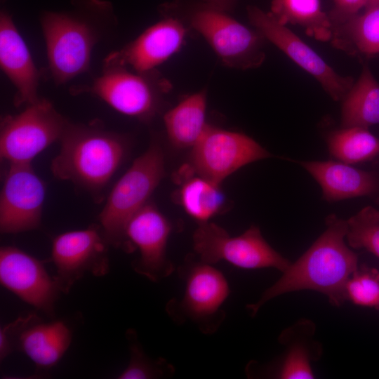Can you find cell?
Instances as JSON below:
<instances>
[{"mask_svg": "<svg viewBox=\"0 0 379 379\" xmlns=\"http://www.w3.org/2000/svg\"><path fill=\"white\" fill-rule=\"evenodd\" d=\"M69 121L47 99L39 98L15 115L1 121V157L10 164H31L53 142L60 140Z\"/></svg>", "mask_w": 379, "mask_h": 379, "instance_id": "52a82bcc", "label": "cell"}, {"mask_svg": "<svg viewBox=\"0 0 379 379\" xmlns=\"http://www.w3.org/2000/svg\"><path fill=\"white\" fill-rule=\"evenodd\" d=\"M0 281L25 302L50 316L54 314V305L61 291L43 262L16 247H1Z\"/></svg>", "mask_w": 379, "mask_h": 379, "instance_id": "9a60e30c", "label": "cell"}, {"mask_svg": "<svg viewBox=\"0 0 379 379\" xmlns=\"http://www.w3.org/2000/svg\"><path fill=\"white\" fill-rule=\"evenodd\" d=\"M172 225L153 204L147 203L128 222L125 228L126 249H138L140 256L132 265L140 275L152 281H159L174 271L166 257V246Z\"/></svg>", "mask_w": 379, "mask_h": 379, "instance_id": "5bb4252c", "label": "cell"}, {"mask_svg": "<svg viewBox=\"0 0 379 379\" xmlns=\"http://www.w3.org/2000/svg\"><path fill=\"white\" fill-rule=\"evenodd\" d=\"M185 283L180 299L173 298L166 311L176 324L191 322L204 334L215 333L222 324V305L230 293L229 283L213 264L188 256L178 269Z\"/></svg>", "mask_w": 379, "mask_h": 379, "instance_id": "5b68a950", "label": "cell"}, {"mask_svg": "<svg viewBox=\"0 0 379 379\" xmlns=\"http://www.w3.org/2000/svg\"><path fill=\"white\" fill-rule=\"evenodd\" d=\"M310 360L311 357L307 347L302 342L293 343L277 371V378L281 379L314 378Z\"/></svg>", "mask_w": 379, "mask_h": 379, "instance_id": "f1b7e54d", "label": "cell"}, {"mask_svg": "<svg viewBox=\"0 0 379 379\" xmlns=\"http://www.w3.org/2000/svg\"><path fill=\"white\" fill-rule=\"evenodd\" d=\"M299 163L319 183L323 198L328 202L359 197L379 202V173L376 171L333 160Z\"/></svg>", "mask_w": 379, "mask_h": 379, "instance_id": "ac0fdd59", "label": "cell"}, {"mask_svg": "<svg viewBox=\"0 0 379 379\" xmlns=\"http://www.w3.org/2000/svg\"><path fill=\"white\" fill-rule=\"evenodd\" d=\"M204 4L227 11L234 0H202Z\"/></svg>", "mask_w": 379, "mask_h": 379, "instance_id": "1f68e13d", "label": "cell"}, {"mask_svg": "<svg viewBox=\"0 0 379 379\" xmlns=\"http://www.w3.org/2000/svg\"><path fill=\"white\" fill-rule=\"evenodd\" d=\"M185 36L186 29L179 20L166 17L123 48L110 53L103 61L138 72L153 71L179 51Z\"/></svg>", "mask_w": 379, "mask_h": 379, "instance_id": "2e32d148", "label": "cell"}, {"mask_svg": "<svg viewBox=\"0 0 379 379\" xmlns=\"http://www.w3.org/2000/svg\"><path fill=\"white\" fill-rule=\"evenodd\" d=\"M332 40L347 51L365 55L379 54V6L367 8L335 27Z\"/></svg>", "mask_w": 379, "mask_h": 379, "instance_id": "cb8c5ba5", "label": "cell"}, {"mask_svg": "<svg viewBox=\"0 0 379 379\" xmlns=\"http://www.w3.org/2000/svg\"><path fill=\"white\" fill-rule=\"evenodd\" d=\"M126 338L131 353L130 361L118 378L147 379L173 375L175 369L164 359L154 360L145 354L134 330L126 331Z\"/></svg>", "mask_w": 379, "mask_h": 379, "instance_id": "484cf974", "label": "cell"}, {"mask_svg": "<svg viewBox=\"0 0 379 379\" xmlns=\"http://www.w3.org/2000/svg\"><path fill=\"white\" fill-rule=\"evenodd\" d=\"M46 187L31 164H10L0 196V230L16 234L41 223Z\"/></svg>", "mask_w": 379, "mask_h": 379, "instance_id": "4fadbf2b", "label": "cell"}, {"mask_svg": "<svg viewBox=\"0 0 379 379\" xmlns=\"http://www.w3.org/2000/svg\"><path fill=\"white\" fill-rule=\"evenodd\" d=\"M105 239L99 228L69 231L56 236L52 242L51 258L56 268L53 277L61 292L88 272L103 276L109 269Z\"/></svg>", "mask_w": 379, "mask_h": 379, "instance_id": "7c38bea8", "label": "cell"}, {"mask_svg": "<svg viewBox=\"0 0 379 379\" xmlns=\"http://www.w3.org/2000/svg\"><path fill=\"white\" fill-rule=\"evenodd\" d=\"M376 6H379V0H367L365 8L367 9Z\"/></svg>", "mask_w": 379, "mask_h": 379, "instance_id": "d6a6232c", "label": "cell"}, {"mask_svg": "<svg viewBox=\"0 0 379 379\" xmlns=\"http://www.w3.org/2000/svg\"><path fill=\"white\" fill-rule=\"evenodd\" d=\"M342 102V127L368 128L379 124V84L368 66L363 67Z\"/></svg>", "mask_w": 379, "mask_h": 379, "instance_id": "44dd1931", "label": "cell"}, {"mask_svg": "<svg viewBox=\"0 0 379 379\" xmlns=\"http://www.w3.org/2000/svg\"><path fill=\"white\" fill-rule=\"evenodd\" d=\"M206 96L204 91L193 93L164 116L171 144L178 149L192 148L208 124L206 122Z\"/></svg>", "mask_w": 379, "mask_h": 379, "instance_id": "ffe728a7", "label": "cell"}, {"mask_svg": "<svg viewBox=\"0 0 379 379\" xmlns=\"http://www.w3.org/2000/svg\"><path fill=\"white\" fill-rule=\"evenodd\" d=\"M367 0H334L335 8L330 16L333 29L358 14L365 8Z\"/></svg>", "mask_w": 379, "mask_h": 379, "instance_id": "4dcf8cb0", "label": "cell"}, {"mask_svg": "<svg viewBox=\"0 0 379 379\" xmlns=\"http://www.w3.org/2000/svg\"><path fill=\"white\" fill-rule=\"evenodd\" d=\"M346 239L354 248H365L379 258V211L362 208L347 220Z\"/></svg>", "mask_w": 379, "mask_h": 379, "instance_id": "4316f807", "label": "cell"}, {"mask_svg": "<svg viewBox=\"0 0 379 379\" xmlns=\"http://www.w3.org/2000/svg\"><path fill=\"white\" fill-rule=\"evenodd\" d=\"M0 66L15 88L13 104L27 105L36 101L41 73L11 14L0 13Z\"/></svg>", "mask_w": 379, "mask_h": 379, "instance_id": "e0dca14e", "label": "cell"}, {"mask_svg": "<svg viewBox=\"0 0 379 379\" xmlns=\"http://www.w3.org/2000/svg\"><path fill=\"white\" fill-rule=\"evenodd\" d=\"M164 173V152L154 141L114 185L99 215L107 241L126 248L124 232L128 222L147 203Z\"/></svg>", "mask_w": 379, "mask_h": 379, "instance_id": "277c9868", "label": "cell"}, {"mask_svg": "<svg viewBox=\"0 0 379 379\" xmlns=\"http://www.w3.org/2000/svg\"><path fill=\"white\" fill-rule=\"evenodd\" d=\"M326 226L325 231L302 256L291 263L280 279L256 302L247 305L252 316L271 299L301 290L321 293L335 306L347 300L345 286L358 267L357 255L345 242L347 220L331 214L326 218Z\"/></svg>", "mask_w": 379, "mask_h": 379, "instance_id": "7a4b0ae2", "label": "cell"}, {"mask_svg": "<svg viewBox=\"0 0 379 379\" xmlns=\"http://www.w3.org/2000/svg\"><path fill=\"white\" fill-rule=\"evenodd\" d=\"M270 13L284 25L303 27L307 34L318 40L332 39L333 24L330 16L323 11L320 0H273Z\"/></svg>", "mask_w": 379, "mask_h": 379, "instance_id": "603a6c76", "label": "cell"}, {"mask_svg": "<svg viewBox=\"0 0 379 379\" xmlns=\"http://www.w3.org/2000/svg\"><path fill=\"white\" fill-rule=\"evenodd\" d=\"M345 296L355 305L379 310V272L358 267L346 284Z\"/></svg>", "mask_w": 379, "mask_h": 379, "instance_id": "83f0119b", "label": "cell"}, {"mask_svg": "<svg viewBox=\"0 0 379 379\" xmlns=\"http://www.w3.org/2000/svg\"><path fill=\"white\" fill-rule=\"evenodd\" d=\"M192 238L199 258L210 264L223 260L239 268L274 267L281 272L291 265L266 241L255 225L231 237L222 227L208 222L199 224Z\"/></svg>", "mask_w": 379, "mask_h": 379, "instance_id": "ba28073f", "label": "cell"}, {"mask_svg": "<svg viewBox=\"0 0 379 379\" xmlns=\"http://www.w3.org/2000/svg\"><path fill=\"white\" fill-rule=\"evenodd\" d=\"M180 180L182 184L178 193V202L199 224L209 222L222 211L225 199L220 184L197 175Z\"/></svg>", "mask_w": 379, "mask_h": 379, "instance_id": "7402d4cb", "label": "cell"}, {"mask_svg": "<svg viewBox=\"0 0 379 379\" xmlns=\"http://www.w3.org/2000/svg\"><path fill=\"white\" fill-rule=\"evenodd\" d=\"M72 333L61 321L43 323L41 319L29 326L23 333L19 350L41 368L54 366L68 349Z\"/></svg>", "mask_w": 379, "mask_h": 379, "instance_id": "d6986e66", "label": "cell"}, {"mask_svg": "<svg viewBox=\"0 0 379 379\" xmlns=\"http://www.w3.org/2000/svg\"><path fill=\"white\" fill-rule=\"evenodd\" d=\"M190 22L227 66L246 69L264 61V37L225 11L204 4L191 12Z\"/></svg>", "mask_w": 379, "mask_h": 379, "instance_id": "30bf717a", "label": "cell"}, {"mask_svg": "<svg viewBox=\"0 0 379 379\" xmlns=\"http://www.w3.org/2000/svg\"><path fill=\"white\" fill-rule=\"evenodd\" d=\"M247 13L251 23L264 39L314 77L334 100L343 99L354 83L352 77L337 73L286 25L279 22L270 13L251 6L247 8Z\"/></svg>", "mask_w": 379, "mask_h": 379, "instance_id": "8fae6325", "label": "cell"}, {"mask_svg": "<svg viewBox=\"0 0 379 379\" xmlns=\"http://www.w3.org/2000/svg\"><path fill=\"white\" fill-rule=\"evenodd\" d=\"M40 318L33 313L19 317L0 329V359H4L15 350H19L21 338L26 329Z\"/></svg>", "mask_w": 379, "mask_h": 379, "instance_id": "f546056e", "label": "cell"}, {"mask_svg": "<svg viewBox=\"0 0 379 379\" xmlns=\"http://www.w3.org/2000/svg\"><path fill=\"white\" fill-rule=\"evenodd\" d=\"M191 149L189 164L178 175H197L219 184L241 167L271 157L246 134L210 125Z\"/></svg>", "mask_w": 379, "mask_h": 379, "instance_id": "9c48e42d", "label": "cell"}, {"mask_svg": "<svg viewBox=\"0 0 379 379\" xmlns=\"http://www.w3.org/2000/svg\"><path fill=\"white\" fill-rule=\"evenodd\" d=\"M326 143L330 154L347 164L364 162L379 155V138L368 128L342 127L328 134Z\"/></svg>", "mask_w": 379, "mask_h": 379, "instance_id": "d4e9b609", "label": "cell"}, {"mask_svg": "<svg viewBox=\"0 0 379 379\" xmlns=\"http://www.w3.org/2000/svg\"><path fill=\"white\" fill-rule=\"evenodd\" d=\"M51 169L53 175L98 194L121 164L127 142L120 134L98 124L69 122Z\"/></svg>", "mask_w": 379, "mask_h": 379, "instance_id": "3957f363", "label": "cell"}, {"mask_svg": "<svg viewBox=\"0 0 379 379\" xmlns=\"http://www.w3.org/2000/svg\"><path fill=\"white\" fill-rule=\"evenodd\" d=\"M48 69L56 85L88 71L94 47L117 25L112 4L107 0H70L63 11L40 15Z\"/></svg>", "mask_w": 379, "mask_h": 379, "instance_id": "6da1fadb", "label": "cell"}, {"mask_svg": "<svg viewBox=\"0 0 379 379\" xmlns=\"http://www.w3.org/2000/svg\"><path fill=\"white\" fill-rule=\"evenodd\" d=\"M155 70L138 72L103 61L100 76L89 84L73 86L70 92L91 94L119 113L147 121L155 115L162 94L168 89L166 81Z\"/></svg>", "mask_w": 379, "mask_h": 379, "instance_id": "8992f818", "label": "cell"}]
</instances>
